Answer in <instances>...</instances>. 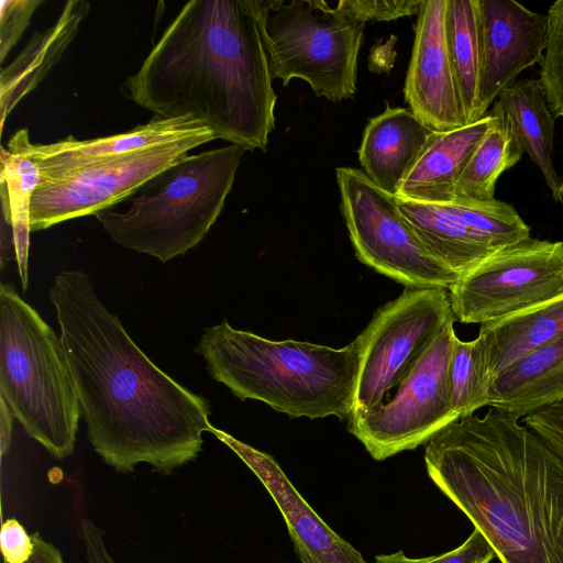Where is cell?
<instances>
[{
  "instance_id": "obj_32",
  "label": "cell",
  "mask_w": 563,
  "mask_h": 563,
  "mask_svg": "<svg viewBox=\"0 0 563 563\" xmlns=\"http://www.w3.org/2000/svg\"><path fill=\"white\" fill-rule=\"evenodd\" d=\"M41 0H1L0 2V62L15 46L29 26Z\"/></svg>"
},
{
  "instance_id": "obj_29",
  "label": "cell",
  "mask_w": 563,
  "mask_h": 563,
  "mask_svg": "<svg viewBox=\"0 0 563 563\" xmlns=\"http://www.w3.org/2000/svg\"><path fill=\"white\" fill-rule=\"evenodd\" d=\"M547 18L545 49L539 80L553 117L563 118V0L551 4Z\"/></svg>"
},
{
  "instance_id": "obj_6",
  "label": "cell",
  "mask_w": 563,
  "mask_h": 563,
  "mask_svg": "<svg viewBox=\"0 0 563 563\" xmlns=\"http://www.w3.org/2000/svg\"><path fill=\"white\" fill-rule=\"evenodd\" d=\"M0 398L56 459L73 454L81 417L60 336L12 284L0 285Z\"/></svg>"
},
{
  "instance_id": "obj_33",
  "label": "cell",
  "mask_w": 563,
  "mask_h": 563,
  "mask_svg": "<svg viewBox=\"0 0 563 563\" xmlns=\"http://www.w3.org/2000/svg\"><path fill=\"white\" fill-rule=\"evenodd\" d=\"M522 423L563 461V399L523 417Z\"/></svg>"
},
{
  "instance_id": "obj_2",
  "label": "cell",
  "mask_w": 563,
  "mask_h": 563,
  "mask_svg": "<svg viewBox=\"0 0 563 563\" xmlns=\"http://www.w3.org/2000/svg\"><path fill=\"white\" fill-rule=\"evenodd\" d=\"M272 82L263 0H192L122 91L156 117L195 118L216 139L265 151L275 126Z\"/></svg>"
},
{
  "instance_id": "obj_20",
  "label": "cell",
  "mask_w": 563,
  "mask_h": 563,
  "mask_svg": "<svg viewBox=\"0 0 563 563\" xmlns=\"http://www.w3.org/2000/svg\"><path fill=\"white\" fill-rule=\"evenodd\" d=\"M490 382L523 356L563 338V294L481 324L476 336Z\"/></svg>"
},
{
  "instance_id": "obj_24",
  "label": "cell",
  "mask_w": 563,
  "mask_h": 563,
  "mask_svg": "<svg viewBox=\"0 0 563 563\" xmlns=\"http://www.w3.org/2000/svg\"><path fill=\"white\" fill-rule=\"evenodd\" d=\"M27 129L16 131L1 147L0 192L2 223L13 230L14 252L23 290L27 288L30 207L32 195L41 180L37 164L30 151Z\"/></svg>"
},
{
  "instance_id": "obj_13",
  "label": "cell",
  "mask_w": 563,
  "mask_h": 563,
  "mask_svg": "<svg viewBox=\"0 0 563 563\" xmlns=\"http://www.w3.org/2000/svg\"><path fill=\"white\" fill-rule=\"evenodd\" d=\"M481 79L476 121L526 68L541 63L548 18L515 0H477Z\"/></svg>"
},
{
  "instance_id": "obj_30",
  "label": "cell",
  "mask_w": 563,
  "mask_h": 563,
  "mask_svg": "<svg viewBox=\"0 0 563 563\" xmlns=\"http://www.w3.org/2000/svg\"><path fill=\"white\" fill-rule=\"evenodd\" d=\"M496 556L494 549L476 529L456 549L440 555L412 559L402 551L379 554L375 563H490Z\"/></svg>"
},
{
  "instance_id": "obj_17",
  "label": "cell",
  "mask_w": 563,
  "mask_h": 563,
  "mask_svg": "<svg viewBox=\"0 0 563 563\" xmlns=\"http://www.w3.org/2000/svg\"><path fill=\"white\" fill-rule=\"evenodd\" d=\"M434 133L410 109L387 107L365 126L358 150L364 174L397 196Z\"/></svg>"
},
{
  "instance_id": "obj_28",
  "label": "cell",
  "mask_w": 563,
  "mask_h": 563,
  "mask_svg": "<svg viewBox=\"0 0 563 563\" xmlns=\"http://www.w3.org/2000/svg\"><path fill=\"white\" fill-rule=\"evenodd\" d=\"M468 227L488 239L497 249L530 238V228L509 203L493 199L454 197L444 202Z\"/></svg>"
},
{
  "instance_id": "obj_12",
  "label": "cell",
  "mask_w": 563,
  "mask_h": 563,
  "mask_svg": "<svg viewBox=\"0 0 563 563\" xmlns=\"http://www.w3.org/2000/svg\"><path fill=\"white\" fill-rule=\"evenodd\" d=\"M563 294V242L526 239L490 254L449 289L455 320L483 324Z\"/></svg>"
},
{
  "instance_id": "obj_10",
  "label": "cell",
  "mask_w": 563,
  "mask_h": 563,
  "mask_svg": "<svg viewBox=\"0 0 563 563\" xmlns=\"http://www.w3.org/2000/svg\"><path fill=\"white\" fill-rule=\"evenodd\" d=\"M454 321L449 290L443 288H406L382 306L360 333L363 351L354 410L385 400Z\"/></svg>"
},
{
  "instance_id": "obj_31",
  "label": "cell",
  "mask_w": 563,
  "mask_h": 563,
  "mask_svg": "<svg viewBox=\"0 0 563 563\" xmlns=\"http://www.w3.org/2000/svg\"><path fill=\"white\" fill-rule=\"evenodd\" d=\"M424 0H341L336 9L360 23L419 14Z\"/></svg>"
},
{
  "instance_id": "obj_22",
  "label": "cell",
  "mask_w": 563,
  "mask_h": 563,
  "mask_svg": "<svg viewBox=\"0 0 563 563\" xmlns=\"http://www.w3.org/2000/svg\"><path fill=\"white\" fill-rule=\"evenodd\" d=\"M563 399V338L515 362L489 385L488 407L523 418Z\"/></svg>"
},
{
  "instance_id": "obj_8",
  "label": "cell",
  "mask_w": 563,
  "mask_h": 563,
  "mask_svg": "<svg viewBox=\"0 0 563 563\" xmlns=\"http://www.w3.org/2000/svg\"><path fill=\"white\" fill-rule=\"evenodd\" d=\"M341 210L361 263L406 288L450 289L460 278L433 258L400 212L396 196L364 172L336 168Z\"/></svg>"
},
{
  "instance_id": "obj_25",
  "label": "cell",
  "mask_w": 563,
  "mask_h": 563,
  "mask_svg": "<svg viewBox=\"0 0 563 563\" xmlns=\"http://www.w3.org/2000/svg\"><path fill=\"white\" fill-rule=\"evenodd\" d=\"M488 129L459 178L454 195L477 200L495 199L499 176L514 167L525 153L510 121L496 100Z\"/></svg>"
},
{
  "instance_id": "obj_35",
  "label": "cell",
  "mask_w": 563,
  "mask_h": 563,
  "mask_svg": "<svg viewBox=\"0 0 563 563\" xmlns=\"http://www.w3.org/2000/svg\"><path fill=\"white\" fill-rule=\"evenodd\" d=\"M31 537L33 552L24 563H64L63 556L55 545L46 542L37 532Z\"/></svg>"
},
{
  "instance_id": "obj_19",
  "label": "cell",
  "mask_w": 563,
  "mask_h": 563,
  "mask_svg": "<svg viewBox=\"0 0 563 563\" xmlns=\"http://www.w3.org/2000/svg\"><path fill=\"white\" fill-rule=\"evenodd\" d=\"M492 115L464 126L435 132L404 180L396 197L444 203L454 197L455 185L485 135Z\"/></svg>"
},
{
  "instance_id": "obj_37",
  "label": "cell",
  "mask_w": 563,
  "mask_h": 563,
  "mask_svg": "<svg viewBox=\"0 0 563 563\" xmlns=\"http://www.w3.org/2000/svg\"><path fill=\"white\" fill-rule=\"evenodd\" d=\"M560 195L563 198V179L561 180Z\"/></svg>"
},
{
  "instance_id": "obj_23",
  "label": "cell",
  "mask_w": 563,
  "mask_h": 563,
  "mask_svg": "<svg viewBox=\"0 0 563 563\" xmlns=\"http://www.w3.org/2000/svg\"><path fill=\"white\" fill-rule=\"evenodd\" d=\"M512 130L531 161L542 173L555 202L561 179L553 165L554 117L550 111L539 79L516 80L497 97Z\"/></svg>"
},
{
  "instance_id": "obj_36",
  "label": "cell",
  "mask_w": 563,
  "mask_h": 563,
  "mask_svg": "<svg viewBox=\"0 0 563 563\" xmlns=\"http://www.w3.org/2000/svg\"><path fill=\"white\" fill-rule=\"evenodd\" d=\"M13 415L7 402L0 398V450L4 455L10 448L12 438V420Z\"/></svg>"
},
{
  "instance_id": "obj_21",
  "label": "cell",
  "mask_w": 563,
  "mask_h": 563,
  "mask_svg": "<svg viewBox=\"0 0 563 563\" xmlns=\"http://www.w3.org/2000/svg\"><path fill=\"white\" fill-rule=\"evenodd\" d=\"M396 201L427 252L460 277L499 250L444 203Z\"/></svg>"
},
{
  "instance_id": "obj_7",
  "label": "cell",
  "mask_w": 563,
  "mask_h": 563,
  "mask_svg": "<svg viewBox=\"0 0 563 563\" xmlns=\"http://www.w3.org/2000/svg\"><path fill=\"white\" fill-rule=\"evenodd\" d=\"M263 23L273 79H302L333 102L354 96L364 23L323 0H263Z\"/></svg>"
},
{
  "instance_id": "obj_16",
  "label": "cell",
  "mask_w": 563,
  "mask_h": 563,
  "mask_svg": "<svg viewBox=\"0 0 563 563\" xmlns=\"http://www.w3.org/2000/svg\"><path fill=\"white\" fill-rule=\"evenodd\" d=\"M210 130L190 118L154 117L145 124L114 135L78 140L74 136L49 144L32 143L29 151L41 176L126 155Z\"/></svg>"
},
{
  "instance_id": "obj_18",
  "label": "cell",
  "mask_w": 563,
  "mask_h": 563,
  "mask_svg": "<svg viewBox=\"0 0 563 563\" xmlns=\"http://www.w3.org/2000/svg\"><path fill=\"white\" fill-rule=\"evenodd\" d=\"M89 11L90 4L86 1H67L56 22L35 32L11 64L1 70V133L10 112L38 87L70 46Z\"/></svg>"
},
{
  "instance_id": "obj_3",
  "label": "cell",
  "mask_w": 563,
  "mask_h": 563,
  "mask_svg": "<svg viewBox=\"0 0 563 563\" xmlns=\"http://www.w3.org/2000/svg\"><path fill=\"white\" fill-rule=\"evenodd\" d=\"M424 463L501 563H563V461L519 418L492 407L461 418Z\"/></svg>"
},
{
  "instance_id": "obj_4",
  "label": "cell",
  "mask_w": 563,
  "mask_h": 563,
  "mask_svg": "<svg viewBox=\"0 0 563 563\" xmlns=\"http://www.w3.org/2000/svg\"><path fill=\"white\" fill-rule=\"evenodd\" d=\"M362 351L361 334L336 349L274 341L227 320L205 329L196 347L210 376L241 400H260L292 418L341 420L354 410Z\"/></svg>"
},
{
  "instance_id": "obj_11",
  "label": "cell",
  "mask_w": 563,
  "mask_h": 563,
  "mask_svg": "<svg viewBox=\"0 0 563 563\" xmlns=\"http://www.w3.org/2000/svg\"><path fill=\"white\" fill-rule=\"evenodd\" d=\"M216 140L211 130L81 167L43 175L30 207L31 232L95 214L130 196L189 152Z\"/></svg>"
},
{
  "instance_id": "obj_14",
  "label": "cell",
  "mask_w": 563,
  "mask_h": 563,
  "mask_svg": "<svg viewBox=\"0 0 563 563\" xmlns=\"http://www.w3.org/2000/svg\"><path fill=\"white\" fill-rule=\"evenodd\" d=\"M446 3L424 0L404 88L410 110L435 132L467 124L446 46Z\"/></svg>"
},
{
  "instance_id": "obj_9",
  "label": "cell",
  "mask_w": 563,
  "mask_h": 563,
  "mask_svg": "<svg viewBox=\"0 0 563 563\" xmlns=\"http://www.w3.org/2000/svg\"><path fill=\"white\" fill-rule=\"evenodd\" d=\"M454 322L449 323L388 400L354 410L347 430L376 461L428 443L459 420L452 406L450 363Z\"/></svg>"
},
{
  "instance_id": "obj_34",
  "label": "cell",
  "mask_w": 563,
  "mask_h": 563,
  "mask_svg": "<svg viewBox=\"0 0 563 563\" xmlns=\"http://www.w3.org/2000/svg\"><path fill=\"white\" fill-rule=\"evenodd\" d=\"M0 545L5 563H24L33 552L32 537L13 518L2 523Z\"/></svg>"
},
{
  "instance_id": "obj_15",
  "label": "cell",
  "mask_w": 563,
  "mask_h": 563,
  "mask_svg": "<svg viewBox=\"0 0 563 563\" xmlns=\"http://www.w3.org/2000/svg\"><path fill=\"white\" fill-rule=\"evenodd\" d=\"M211 432L236 453L272 496L301 563H368L316 514L273 456L214 427Z\"/></svg>"
},
{
  "instance_id": "obj_26",
  "label": "cell",
  "mask_w": 563,
  "mask_h": 563,
  "mask_svg": "<svg viewBox=\"0 0 563 563\" xmlns=\"http://www.w3.org/2000/svg\"><path fill=\"white\" fill-rule=\"evenodd\" d=\"M445 37L467 124L476 121L481 79L477 0H448Z\"/></svg>"
},
{
  "instance_id": "obj_5",
  "label": "cell",
  "mask_w": 563,
  "mask_h": 563,
  "mask_svg": "<svg viewBox=\"0 0 563 563\" xmlns=\"http://www.w3.org/2000/svg\"><path fill=\"white\" fill-rule=\"evenodd\" d=\"M244 150L189 154L93 216L118 244L165 263L197 246L220 216Z\"/></svg>"
},
{
  "instance_id": "obj_1",
  "label": "cell",
  "mask_w": 563,
  "mask_h": 563,
  "mask_svg": "<svg viewBox=\"0 0 563 563\" xmlns=\"http://www.w3.org/2000/svg\"><path fill=\"white\" fill-rule=\"evenodd\" d=\"M60 339L95 451L118 472L147 463L164 474L195 460L211 432L209 401L134 343L80 269L51 286Z\"/></svg>"
},
{
  "instance_id": "obj_27",
  "label": "cell",
  "mask_w": 563,
  "mask_h": 563,
  "mask_svg": "<svg viewBox=\"0 0 563 563\" xmlns=\"http://www.w3.org/2000/svg\"><path fill=\"white\" fill-rule=\"evenodd\" d=\"M452 406L459 419L472 416L488 405L489 379L483 346L472 341L454 339L450 363Z\"/></svg>"
}]
</instances>
